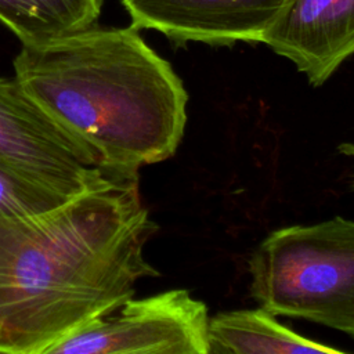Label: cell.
Returning a JSON list of instances; mask_svg holds the SVG:
<instances>
[{
    "instance_id": "277c9868",
    "label": "cell",
    "mask_w": 354,
    "mask_h": 354,
    "mask_svg": "<svg viewBox=\"0 0 354 354\" xmlns=\"http://www.w3.org/2000/svg\"><path fill=\"white\" fill-rule=\"evenodd\" d=\"M207 307L185 289L129 299L47 354H209Z\"/></svg>"
},
{
    "instance_id": "9c48e42d",
    "label": "cell",
    "mask_w": 354,
    "mask_h": 354,
    "mask_svg": "<svg viewBox=\"0 0 354 354\" xmlns=\"http://www.w3.org/2000/svg\"><path fill=\"white\" fill-rule=\"evenodd\" d=\"M102 0H0V21L22 46L40 44L97 25Z\"/></svg>"
},
{
    "instance_id": "6da1fadb",
    "label": "cell",
    "mask_w": 354,
    "mask_h": 354,
    "mask_svg": "<svg viewBox=\"0 0 354 354\" xmlns=\"http://www.w3.org/2000/svg\"><path fill=\"white\" fill-rule=\"evenodd\" d=\"M158 231L138 178L113 180L33 217L0 216V353L47 354L159 272L144 259Z\"/></svg>"
},
{
    "instance_id": "3957f363",
    "label": "cell",
    "mask_w": 354,
    "mask_h": 354,
    "mask_svg": "<svg viewBox=\"0 0 354 354\" xmlns=\"http://www.w3.org/2000/svg\"><path fill=\"white\" fill-rule=\"evenodd\" d=\"M249 274L250 296L271 314L354 337V221L275 230L253 250Z\"/></svg>"
},
{
    "instance_id": "7a4b0ae2",
    "label": "cell",
    "mask_w": 354,
    "mask_h": 354,
    "mask_svg": "<svg viewBox=\"0 0 354 354\" xmlns=\"http://www.w3.org/2000/svg\"><path fill=\"white\" fill-rule=\"evenodd\" d=\"M21 88L108 174L138 178L171 158L184 136L188 94L138 29L97 25L14 59Z\"/></svg>"
},
{
    "instance_id": "ba28073f",
    "label": "cell",
    "mask_w": 354,
    "mask_h": 354,
    "mask_svg": "<svg viewBox=\"0 0 354 354\" xmlns=\"http://www.w3.org/2000/svg\"><path fill=\"white\" fill-rule=\"evenodd\" d=\"M275 315L260 307L232 310L209 318V354H342L283 326Z\"/></svg>"
},
{
    "instance_id": "8fae6325",
    "label": "cell",
    "mask_w": 354,
    "mask_h": 354,
    "mask_svg": "<svg viewBox=\"0 0 354 354\" xmlns=\"http://www.w3.org/2000/svg\"><path fill=\"white\" fill-rule=\"evenodd\" d=\"M340 151H342V152H346V153H348V155H353V156H354V145H353V144H343V145L340 147Z\"/></svg>"
},
{
    "instance_id": "30bf717a",
    "label": "cell",
    "mask_w": 354,
    "mask_h": 354,
    "mask_svg": "<svg viewBox=\"0 0 354 354\" xmlns=\"http://www.w3.org/2000/svg\"><path fill=\"white\" fill-rule=\"evenodd\" d=\"M69 199L72 198L44 187L0 159V216L33 217L44 214Z\"/></svg>"
},
{
    "instance_id": "52a82bcc",
    "label": "cell",
    "mask_w": 354,
    "mask_h": 354,
    "mask_svg": "<svg viewBox=\"0 0 354 354\" xmlns=\"http://www.w3.org/2000/svg\"><path fill=\"white\" fill-rule=\"evenodd\" d=\"M261 43L318 87L354 54V0H288Z\"/></svg>"
},
{
    "instance_id": "8992f818",
    "label": "cell",
    "mask_w": 354,
    "mask_h": 354,
    "mask_svg": "<svg viewBox=\"0 0 354 354\" xmlns=\"http://www.w3.org/2000/svg\"><path fill=\"white\" fill-rule=\"evenodd\" d=\"M136 29H153L177 46L261 43L288 0H122Z\"/></svg>"
},
{
    "instance_id": "5b68a950",
    "label": "cell",
    "mask_w": 354,
    "mask_h": 354,
    "mask_svg": "<svg viewBox=\"0 0 354 354\" xmlns=\"http://www.w3.org/2000/svg\"><path fill=\"white\" fill-rule=\"evenodd\" d=\"M0 159L68 198L126 180L98 167L14 77H0Z\"/></svg>"
}]
</instances>
